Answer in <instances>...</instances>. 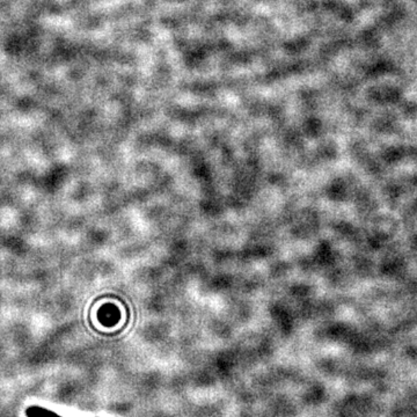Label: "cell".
Wrapping results in <instances>:
<instances>
[{
	"label": "cell",
	"mask_w": 417,
	"mask_h": 417,
	"mask_svg": "<svg viewBox=\"0 0 417 417\" xmlns=\"http://www.w3.org/2000/svg\"><path fill=\"white\" fill-rule=\"evenodd\" d=\"M26 417H64L60 416V414L55 413L53 410L44 408L37 405H32L27 407L25 410Z\"/></svg>",
	"instance_id": "6da1fadb"
}]
</instances>
